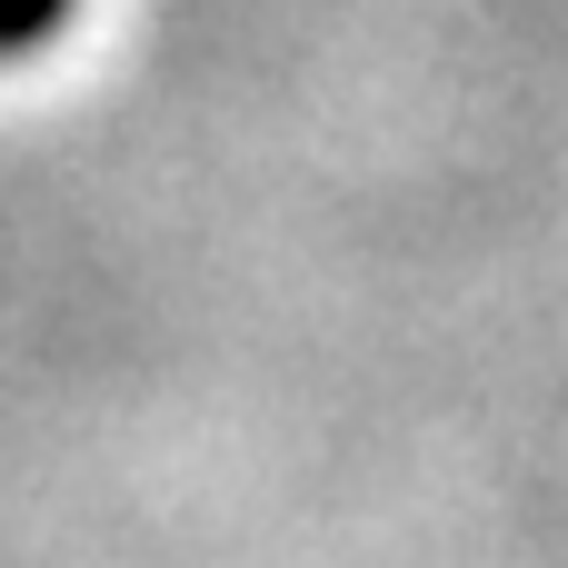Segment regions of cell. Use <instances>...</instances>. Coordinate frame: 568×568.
<instances>
[{
  "label": "cell",
  "instance_id": "6da1fadb",
  "mask_svg": "<svg viewBox=\"0 0 568 568\" xmlns=\"http://www.w3.org/2000/svg\"><path fill=\"white\" fill-rule=\"evenodd\" d=\"M70 10H80V0H0V60L50 50V40L70 30Z\"/></svg>",
  "mask_w": 568,
  "mask_h": 568
}]
</instances>
